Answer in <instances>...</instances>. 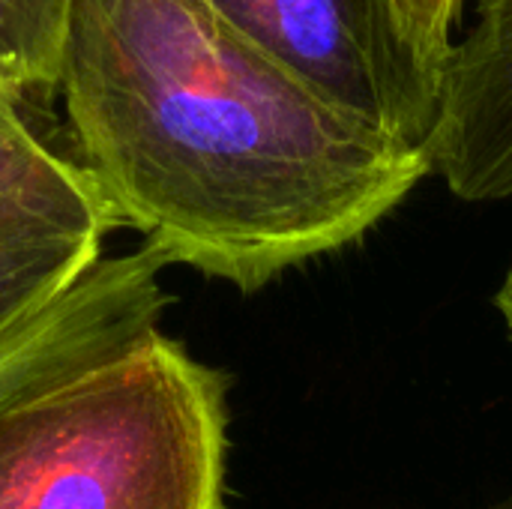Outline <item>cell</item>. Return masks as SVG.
<instances>
[{
	"instance_id": "1",
	"label": "cell",
	"mask_w": 512,
	"mask_h": 509,
	"mask_svg": "<svg viewBox=\"0 0 512 509\" xmlns=\"http://www.w3.org/2000/svg\"><path fill=\"white\" fill-rule=\"evenodd\" d=\"M57 87L114 225L240 291L357 243L432 171L210 0H72Z\"/></svg>"
},
{
	"instance_id": "2",
	"label": "cell",
	"mask_w": 512,
	"mask_h": 509,
	"mask_svg": "<svg viewBox=\"0 0 512 509\" xmlns=\"http://www.w3.org/2000/svg\"><path fill=\"white\" fill-rule=\"evenodd\" d=\"M0 509H228V378L153 327L6 402Z\"/></svg>"
},
{
	"instance_id": "3",
	"label": "cell",
	"mask_w": 512,
	"mask_h": 509,
	"mask_svg": "<svg viewBox=\"0 0 512 509\" xmlns=\"http://www.w3.org/2000/svg\"><path fill=\"white\" fill-rule=\"evenodd\" d=\"M252 45L345 117L432 153L444 63L393 0H210Z\"/></svg>"
},
{
	"instance_id": "4",
	"label": "cell",
	"mask_w": 512,
	"mask_h": 509,
	"mask_svg": "<svg viewBox=\"0 0 512 509\" xmlns=\"http://www.w3.org/2000/svg\"><path fill=\"white\" fill-rule=\"evenodd\" d=\"M447 66L432 171L462 201L512 198V0H468Z\"/></svg>"
},
{
	"instance_id": "5",
	"label": "cell",
	"mask_w": 512,
	"mask_h": 509,
	"mask_svg": "<svg viewBox=\"0 0 512 509\" xmlns=\"http://www.w3.org/2000/svg\"><path fill=\"white\" fill-rule=\"evenodd\" d=\"M0 225L108 234L114 219L78 162L54 153L0 87Z\"/></svg>"
},
{
	"instance_id": "6",
	"label": "cell",
	"mask_w": 512,
	"mask_h": 509,
	"mask_svg": "<svg viewBox=\"0 0 512 509\" xmlns=\"http://www.w3.org/2000/svg\"><path fill=\"white\" fill-rule=\"evenodd\" d=\"M102 240L48 225H0V333L99 261Z\"/></svg>"
},
{
	"instance_id": "7",
	"label": "cell",
	"mask_w": 512,
	"mask_h": 509,
	"mask_svg": "<svg viewBox=\"0 0 512 509\" xmlns=\"http://www.w3.org/2000/svg\"><path fill=\"white\" fill-rule=\"evenodd\" d=\"M69 6L72 0H0V87L15 102L57 87Z\"/></svg>"
},
{
	"instance_id": "8",
	"label": "cell",
	"mask_w": 512,
	"mask_h": 509,
	"mask_svg": "<svg viewBox=\"0 0 512 509\" xmlns=\"http://www.w3.org/2000/svg\"><path fill=\"white\" fill-rule=\"evenodd\" d=\"M408 33L438 63L447 66L450 48L465 21L468 0H393Z\"/></svg>"
},
{
	"instance_id": "9",
	"label": "cell",
	"mask_w": 512,
	"mask_h": 509,
	"mask_svg": "<svg viewBox=\"0 0 512 509\" xmlns=\"http://www.w3.org/2000/svg\"><path fill=\"white\" fill-rule=\"evenodd\" d=\"M495 309H498V315H501V321L507 327V336H510L512 342V261L510 267H507V273H504V279H501V285H498Z\"/></svg>"
}]
</instances>
